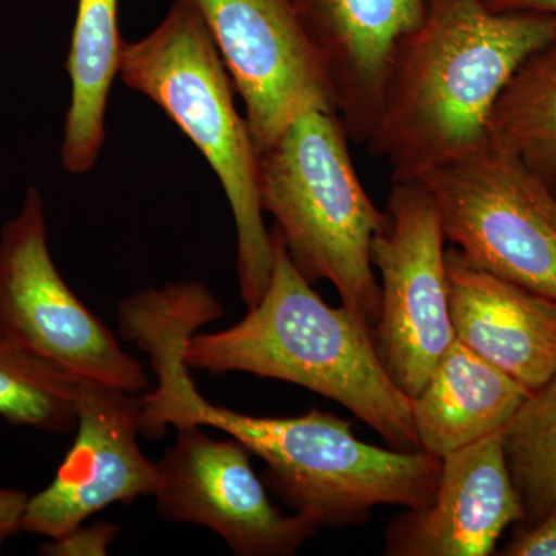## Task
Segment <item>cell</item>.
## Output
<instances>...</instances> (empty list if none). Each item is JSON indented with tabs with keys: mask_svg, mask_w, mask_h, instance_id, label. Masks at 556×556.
I'll return each instance as SVG.
<instances>
[{
	"mask_svg": "<svg viewBox=\"0 0 556 556\" xmlns=\"http://www.w3.org/2000/svg\"><path fill=\"white\" fill-rule=\"evenodd\" d=\"M195 306L175 299L142 303L124 318L123 338L150 358L156 387L139 397V431L212 427L241 442L268 470L266 484L295 514L320 527L362 526L379 506L422 508L437 492L441 457L361 441L348 420L309 409L302 416L244 415L200 393L185 362L190 336L203 327Z\"/></svg>",
	"mask_w": 556,
	"mask_h": 556,
	"instance_id": "6da1fadb",
	"label": "cell"
},
{
	"mask_svg": "<svg viewBox=\"0 0 556 556\" xmlns=\"http://www.w3.org/2000/svg\"><path fill=\"white\" fill-rule=\"evenodd\" d=\"M554 39L556 16L427 0L394 51L369 150L408 181L477 148L508 80Z\"/></svg>",
	"mask_w": 556,
	"mask_h": 556,
	"instance_id": "7a4b0ae2",
	"label": "cell"
},
{
	"mask_svg": "<svg viewBox=\"0 0 556 556\" xmlns=\"http://www.w3.org/2000/svg\"><path fill=\"white\" fill-rule=\"evenodd\" d=\"M270 236L274 265L265 294L233 327L190 336L188 367L294 383L338 402L391 447L419 450L413 399L383 367L375 329L345 306H329L295 268L277 230Z\"/></svg>",
	"mask_w": 556,
	"mask_h": 556,
	"instance_id": "3957f363",
	"label": "cell"
},
{
	"mask_svg": "<svg viewBox=\"0 0 556 556\" xmlns=\"http://www.w3.org/2000/svg\"><path fill=\"white\" fill-rule=\"evenodd\" d=\"M118 76L155 102L217 175L236 223L240 295L252 308L265 294L274 265L260 200V149L195 2L174 0L148 36L123 42Z\"/></svg>",
	"mask_w": 556,
	"mask_h": 556,
	"instance_id": "277c9868",
	"label": "cell"
},
{
	"mask_svg": "<svg viewBox=\"0 0 556 556\" xmlns=\"http://www.w3.org/2000/svg\"><path fill=\"white\" fill-rule=\"evenodd\" d=\"M339 113L313 110L260 149L263 211L311 285L328 280L342 305L375 329L380 285L371 243L386 223L362 185Z\"/></svg>",
	"mask_w": 556,
	"mask_h": 556,
	"instance_id": "5b68a950",
	"label": "cell"
},
{
	"mask_svg": "<svg viewBox=\"0 0 556 556\" xmlns=\"http://www.w3.org/2000/svg\"><path fill=\"white\" fill-rule=\"evenodd\" d=\"M445 240L477 268L556 299V197L529 164L486 141L419 179Z\"/></svg>",
	"mask_w": 556,
	"mask_h": 556,
	"instance_id": "8992f818",
	"label": "cell"
},
{
	"mask_svg": "<svg viewBox=\"0 0 556 556\" xmlns=\"http://www.w3.org/2000/svg\"><path fill=\"white\" fill-rule=\"evenodd\" d=\"M0 328L78 378L130 394L150 388L141 362L123 350L54 265L46 203L35 186L0 230Z\"/></svg>",
	"mask_w": 556,
	"mask_h": 556,
	"instance_id": "52a82bcc",
	"label": "cell"
},
{
	"mask_svg": "<svg viewBox=\"0 0 556 556\" xmlns=\"http://www.w3.org/2000/svg\"><path fill=\"white\" fill-rule=\"evenodd\" d=\"M445 236L434 197L419 179L394 181L386 223L371 243L380 274L376 346L388 375L416 397L455 340Z\"/></svg>",
	"mask_w": 556,
	"mask_h": 556,
	"instance_id": "ba28073f",
	"label": "cell"
},
{
	"mask_svg": "<svg viewBox=\"0 0 556 556\" xmlns=\"http://www.w3.org/2000/svg\"><path fill=\"white\" fill-rule=\"evenodd\" d=\"M258 149L313 110L338 112L334 89L291 0H193Z\"/></svg>",
	"mask_w": 556,
	"mask_h": 556,
	"instance_id": "9c48e42d",
	"label": "cell"
},
{
	"mask_svg": "<svg viewBox=\"0 0 556 556\" xmlns=\"http://www.w3.org/2000/svg\"><path fill=\"white\" fill-rule=\"evenodd\" d=\"M177 431L174 447L156 463L161 518L206 527L240 556L294 555L321 529L274 506L241 442L208 438L197 426Z\"/></svg>",
	"mask_w": 556,
	"mask_h": 556,
	"instance_id": "30bf717a",
	"label": "cell"
},
{
	"mask_svg": "<svg viewBox=\"0 0 556 556\" xmlns=\"http://www.w3.org/2000/svg\"><path fill=\"white\" fill-rule=\"evenodd\" d=\"M76 438L56 477L28 497L22 532L58 540L102 508L155 495L156 463L138 444L139 397L78 378Z\"/></svg>",
	"mask_w": 556,
	"mask_h": 556,
	"instance_id": "8fae6325",
	"label": "cell"
},
{
	"mask_svg": "<svg viewBox=\"0 0 556 556\" xmlns=\"http://www.w3.org/2000/svg\"><path fill=\"white\" fill-rule=\"evenodd\" d=\"M526 517L511 479L503 430L442 457L437 492L390 522L387 556H486L504 530Z\"/></svg>",
	"mask_w": 556,
	"mask_h": 556,
	"instance_id": "7c38bea8",
	"label": "cell"
},
{
	"mask_svg": "<svg viewBox=\"0 0 556 556\" xmlns=\"http://www.w3.org/2000/svg\"><path fill=\"white\" fill-rule=\"evenodd\" d=\"M334 89L348 137L367 142L391 61L427 0H291Z\"/></svg>",
	"mask_w": 556,
	"mask_h": 556,
	"instance_id": "4fadbf2b",
	"label": "cell"
},
{
	"mask_svg": "<svg viewBox=\"0 0 556 556\" xmlns=\"http://www.w3.org/2000/svg\"><path fill=\"white\" fill-rule=\"evenodd\" d=\"M455 338L527 390L556 372V299L477 268L445 251Z\"/></svg>",
	"mask_w": 556,
	"mask_h": 556,
	"instance_id": "5bb4252c",
	"label": "cell"
},
{
	"mask_svg": "<svg viewBox=\"0 0 556 556\" xmlns=\"http://www.w3.org/2000/svg\"><path fill=\"white\" fill-rule=\"evenodd\" d=\"M530 391L455 339L413 397L420 450L444 457L504 430Z\"/></svg>",
	"mask_w": 556,
	"mask_h": 556,
	"instance_id": "9a60e30c",
	"label": "cell"
},
{
	"mask_svg": "<svg viewBox=\"0 0 556 556\" xmlns=\"http://www.w3.org/2000/svg\"><path fill=\"white\" fill-rule=\"evenodd\" d=\"M121 49L118 0H78L65 64L72 97L61 142L62 167L72 175L87 174L100 160Z\"/></svg>",
	"mask_w": 556,
	"mask_h": 556,
	"instance_id": "2e32d148",
	"label": "cell"
},
{
	"mask_svg": "<svg viewBox=\"0 0 556 556\" xmlns=\"http://www.w3.org/2000/svg\"><path fill=\"white\" fill-rule=\"evenodd\" d=\"M486 139L544 179L556 177V39L508 80L490 116Z\"/></svg>",
	"mask_w": 556,
	"mask_h": 556,
	"instance_id": "e0dca14e",
	"label": "cell"
},
{
	"mask_svg": "<svg viewBox=\"0 0 556 556\" xmlns=\"http://www.w3.org/2000/svg\"><path fill=\"white\" fill-rule=\"evenodd\" d=\"M78 376L33 353L0 328V416L13 426L70 433Z\"/></svg>",
	"mask_w": 556,
	"mask_h": 556,
	"instance_id": "ac0fdd59",
	"label": "cell"
},
{
	"mask_svg": "<svg viewBox=\"0 0 556 556\" xmlns=\"http://www.w3.org/2000/svg\"><path fill=\"white\" fill-rule=\"evenodd\" d=\"M503 447L526 515L543 518L556 506V372L504 427Z\"/></svg>",
	"mask_w": 556,
	"mask_h": 556,
	"instance_id": "d6986e66",
	"label": "cell"
},
{
	"mask_svg": "<svg viewBox=\"0 0 556 556\" xmlns=\"http://www.w3.org/2000/svg\"><path fill=\"white\" fill-rule=\"evenodd\" d=\"M119 527L100 522L90 527L79 526L58 540L40 547V554L49 556L108 555L110 544L118 535Z\"/></svg>",
	"mask_w": 556,
	"mask_h": 556,
	"instance_id": "ffe728a7",
	"label": "cell"
},
{
	"mask_svg": "<svg viewBox=\"0 0 556 556\" xmlns=\"http://www.w3.org/2000/svg\"><path fill=\"white\" fill-rule=\"evenodd\" d=\"M504 555L508 556H556V506L541 518L535 529L529 530L508 544Z\"/></svg>",
	"mask_w": 556,
	"mask_h": 556,
	"instance_id": "44dd1931",
	"label": "cell"
},
{
	"mask_svg": "<svg viewBox=\"0 0 556 556\" xmlns=\"http://www.w3.org/2000/svg\"><path fill=\"white\" fill-rule=\"evenodd\" d=\"M28 496L21 490L0 489V551L11 536L22 532L21 522Z\"/></svg>",
	"mask_w": 556,
	"mask_h": 556,
	"instance_id": "7402d4cb",
	"label": "cell"
},
{
	"mask_svg": "<svg viewBox=\"0 0 556 556\" xmlns=\"http://www.w3.org/2000/svg\"><path fill=\"white\" fill-rule=\"evenodd\" d=\"M492 10L556 16V0H484Z\"/></svg>",
	"mask_w": 556,
	"mask_h": 556,
	"instance_id": "603a6c76",
	"label": "cell"
}]
</instances>
